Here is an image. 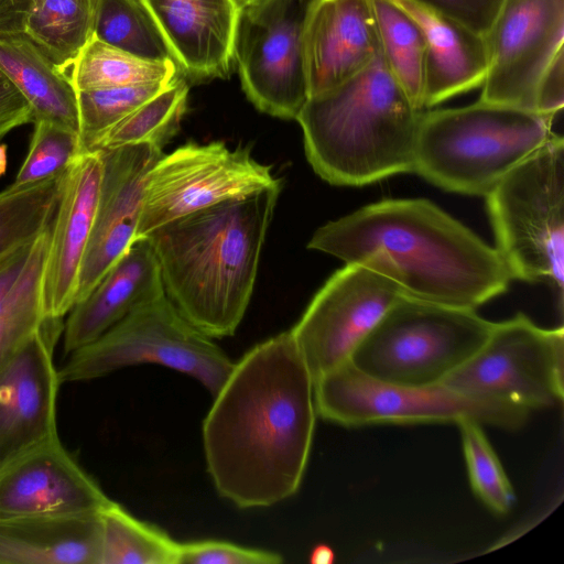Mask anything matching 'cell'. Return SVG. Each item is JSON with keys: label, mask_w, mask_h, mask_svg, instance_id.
Instances as JSON below:
<instances>
[{"label": "cell", "mask_w": 564, "mask_h": 564, "mask_svg": "<svg viewBox=\"0 0 564 564\" xmlns=\"http://www.w3.org/2000/svg\"><path fill=\"white\" fill-rule=\"evenodd\" d=\"M33 0H0V35L24 34Z\"/></svg>", "instance_id": "60d3db41"}, {"label": "cell", "mask_w": 564, "mask_h": 564, "mask_svg": "<svg viewBox=\"0 0 564 564\" xmlns=\"http://www.w3.org/2000/svg\"><path fill=\"white\" fill-rule=\"evenodd\" d=\"M497 251L512 280L549 282L563 300L564 139L554 134L486 196Z\"/></svg>", "instance_id": "8992f818"}, {"label": "cell", "mask_w": 564, "mask_h": 564, "mask_svg": "<svg viewBox=\"0 0 564 564\" xmlns=\"http://www.w3.org/2000/svg\"><path fill=\"white\" fill-rule=\"evenodd\" d=\"M400 294L392 280L355 263L326 281L290 329L314 382L350 360Z\"/></svg>", "instance_id": "4fadbf2b"}, {"label": "cell", "mask_w": 564, "mask_h": 564, "mask_svg": "<svg viewBox=\"0 0 564 564\" xmlns=\"http://www.w3.org/2000/svg\"><path fill=\"white\" fill-rule=\"evenodd\" d=\"M554 118L482 100L423 111L413 172L444 191L486 197L555 134Z\"/></svg>", "instance_id": "5b68a950"}, {"label": "cell", "mask_w": 564, "mask_h": 564, "mask_svg": "<svg viewBox=\"0 0 564 564\" xmlns=\"http://www.w3.org/2000/svg\"><path fill=\"white\" fill-rule=\"evenodd\" d=\"M188 91L187 82L178 75L160 93L115 124L95 150L139 143L162 149L180 130L187 108Z\"/></svg>", "instance_id": "f1b7e54d"}, {"label": "cell", "mask_w": 564, "mask_h": 564, "mask_svg": "<svg viewBox=\"0 0 564 564\" xmlns=\"http://www.w3.org/2000/svg\"><path fill=\"white\" fill-rule=\"evenodd\" d=\"M163 295L153 249L147 238H138L69 311L62 333L64 351L70 354L90 344L132 311Z\"/></svg>", "instance_id": "44dd1931"}, {"label": "cell", "mask_w": 564, "mask_h": 564, "mask_svg": "<svg viewBox=\"0 0 564 564\" xmlns=\"http://www.w3.org/2000/svg\"><path fill=\"white\" fill-rule=\"evenodd\" d=\"M494 324L475 310L400 294L356 348L350 361L381 381L436 384L479 349Z\"/></svg>", "instance_id": "52a82bcc"}, {"label": "cell", "mask_w": 564, "mask_h": 564, "mask_svg": "<svg viewBox=\"0 0 564 564\" xmlns=\"http://www.w3.org/2000/svg\"><path fill=\"white\" fill-rule=\"evenodd\" d=\"M93 34L139 57L175 62L141 0H93Z\"/></svg>", "instance_id": "f546056e"}, {"label": "cell", "mask_w": 564, "mask_h": 564, "mask_svg": "<svg viewBox=\"0 0 564 564\" xmlns=\"http://www.w3.org/2000/svg\"><path fill=\"white\" fill-rule=\"evenodd\" d=\"M274 186L281 182L271 166L248 150L188 142L162 154L149 171L135 239L184 215Z\"/></svg>", "instance_id": "7c38bea8"}, {"label": "cell", "mask_w": 564, "mask_h": 564, "mask_svg": "<svg viewBox=\"0 0 564 564\" xmlns=\"http://www.w3.org/2000/svg\"><path fill=\"white\" fill-rule=\"evenodd\" d=\"M172 80L77 91L82 152L94 151L115 124L160 93Z\"/></svg>", "instance_id": "d6a6232c"}, {"label": "cell", "mask_w": 564, "mask_h": 564, "mask_svg": "<svg viewBox=\"0 0 564 564\" xmlns=\"http://www.w3.org/2000/svg\"><path fill=\"white\" fill-rule=\"evenodd\" d=\"M8 166V147L0 144V176L6 174Z\"/></svg>", "instance_id": "7bdbcfd3"}, {"label": "cell", "mask_w": 564, "mask_h": 564, "mask_svg": "<svg viewBox=\"0 0 564 564\" xmlns=\"http://www.w3.org/2000/svg\"><path fill=\"white\" fill-rule=\"evenodd\" d=\"M307 247L392 280L402 294L476 310L512 280L496 248L424 198L384 199L319 227Z\"/></svg>", "instance_id": "7a4b0ae2"}, {"label": "cell", "mask_w": 564, "mask_h": 564, "mask_svg": "<svg viewBox=\"0 0 564 564\" xmlns=\"http://www.w3.org/2000/svg\"><path fill=\"white\" fill-rule=\"evenodd\" d=\"M63 318L47 316L0 370V469L57 435L56 399L61 384L53 362Z\"/></svg>", "instance_id": "9a60e30c"}, {"label": "cell", "mask_w": 564, "mask_h": 564, "mask_svg": "<svg viewBox=\"0 0 564 564\" xmlns=\"http://www.w3.org/2000/svg\"><path fill=\"white\" fill-rule=\"evenodd\" d=\"M33 120L29 102L0 72V140L21 126L33 123Z\"/></svg>", "instance_id": "f35d334b"}, {"label": "cell", "mask_w": 564, "mask_h": 564, "mask_svg": "<svg viewBox=\"0 0 564 564\" xmlns=\"http://www.w3.org/2000/svg\"><path fill=\"white\" fill-rule=\"evenodd\" d=\"M100 564H178L180 543L112 501L100 512Z\"/></svg>", "instance_id": "83f0119b"}, {"label": "cell", "mask_w": 564, "mask_h": 564, "mask_svg": "<svg viewBox=\"0 0 564 564\" xmlns=\"http://www.w3.org/2000/svg\"><path fill=\"white\" fill-rule=\"evenodd\" d=\"M564 330L522 313L495 323L479 347L441 382L466 395L527 411L563 400Z\"/></svg>", "instance_id": "30bf717a"}, {"label": "cell", "mask_w": 564, "mask_h": 564, "mask_svg": "<svg viewBox=\"0 0 564 564\" xmlns=\"http://www.w3.org/2000/svg\"><path fill=\"white\" fill-rule=\"evenodd\" d=\"M141 1L185 76L202 80L228 75L239 12L234 0Z\"/></svg>", "instance_id": "ffe728a7"}, {"label": "cell", "mask_w": 564, "mask_h": 564, "mask_svg": "<svg viewBox=\"0 0 564 564\" xmlns=\"http://www.w3.org/2000/svg\"><path fill=\"white\" fill-rule=\"evenodd\" d=\"M314 0H253L239 9L234 59L248 99L281 119L307 101L305 26Z\"/></svg>", "instance_id": "8fae6325"}, {"label": "cell", "mask_w": 564, "mask_h": 564, "mask_svg": "<svg viewBox=\"0 0 564 564\" xmlns=\"http://www.w3.org/2000/svg\"><path fill=\"white\" fill-rule=\"evenodd\" d=\"M39 237L15 247L0 259V312L22 279Z\"/></svg>", "instance_id": "ab89813d"}, {"label": "cell", "mask_w": 564, "mask_h": 564, "mask_svg": "<svg viewBox=\"0 0 564 564\" xmlns=\"http://www.w3.org/2000/svg\"><path fill=\"white\" fill-rule=\"evenodd\" d=\"M423 111L379 54L359 74L310 97L296 120L319 177L337 186H365L413 172Z\"/></svg>", "instance_id": "277c9868"}, {"label": "cell", "mask_w": 564, "mask_h": 564, "mask_svg": "<svg viewBox=\"0 0 564 564\" xmlns=\"http://www.w3.org/2000/svg\"><path fill=\"white\" fill-rule=\"evenodd\" d=\"M28 154L13 181L33 184L64 173L82 153L79 134L54 122L34 121Z\"/></svg>", "instance_id": "e575fe53"}, {"label": "cell", "mask_w": 564, "mask_h": 564, "mask_svg": "<svg viewBox=\"0 0 564 564\" xmlns=\"http://www.w3.org/2000/svg\"><path fill=\"white\" fill-rule=\"evenodd\" d=\"M371 4L383 62L413 105L423 109V30L395 0H371Z\"/></svg>", "instance_id": "d4e9b609"}, {"label": "cell", "mask_w": 564, "mask_h": 564, "mask_svg": "<svg viewBox=\"0 0 564 564\" xmlns=\"http://www.w3.org/2000/svg\"><path fill=\"white\" fill-rule=\"evenodd\" d=\"M62 175L33 184H11L0 192V259L39 237L52 223Z\"/></svg>", "instance_id": "1f68e13d"}, {"label": "cell", "mask_w": 564, "mask_h": 564, "mask_svg": "<svg viewBox=\"0 0 564 564\" xmlns=\"http://www.w3.org/2000/svg\"><path fill=\"white\" fill-rule=\"evenodd\" d=\"M98 151L102 165L101 180L75 304L91 292L135 239L145 178L163 154L161 148L149 143Z\"/></svg>", "instance_id": "2e32d148"}, {"label": "cell", "mask_w": 564, "mask_h": 564, "mask_svg": "<svg viewBox=\"0 0 564 564\" xmlns=\"http://www.w3.org/2000/svg\"><path fill=\"white\" fill-rule=\"evenodd\" d=\"M237 7L240 9L245 7L246 4L252 2L253 0H234Z\"/></svg>", "instance_id": "ee69618b"}, {"label": "cell", "mask_w": 564, "mask_h": 564, "mask_svg": "<svg viewBox=\"0 0 564 564\" xmlns=\"http://www.w3.org/2000/svg\"><path fill=\"white\" fill-rule=\"evenodd\" d=\"M213 398L202 435L207 471L219 496L250 509L295 495L317 412L314 381L291 332L248 350Z\"/></svg>", "instance_id": "6da1fadb"}, {"label": "cell", "mask_w": 564, "mask_h": 564, "mask_svg": "<svg viewBox=\"0 0 564 564\" xmlns=\"http://www.w3.org/2000/svg\"><path fill=\"white\" fill-rule=\"evenodd\" d=\"M281 186L171 220L145 237L165 295L210 338L232 336L249 305Z\"/></svg>", "instance_id": "3957f363"}, {"label": "cell", "mask_w": 564, "mask_h": 564, "mask_svg": "<svg viewBox=\"0 0 564 564\" xmlns=\"http://www.w3.org/2000/svg\"><path fill=\"white\" fill-rule=\"evenodd\" d=\"M272 551L246 547L227 541L202 540L180 543L178 564H279Z\"/></svg>", "instance_id": "d590c367"}, {"label": "cell", "mask_w": 564, "mask_h": 564, "mask_svg": "<svg viewBox=\"0 0 564 564\" xmlns=\"http://www.w3.org/2000/svg\"><path fill=\"white\" fill-rule=\"evenodd\" d=\"M68 355L57 369L61 383L93 380L126 367L156 364L194 378L213 397L235 364L166 295L135 308L96 340Z\"/></svg>", "instance_id": "ba28073f"}, {"label": "cell", "mask_w": 564, "mask_h": 564, "mask_svg": "<svg viewBox=\"0 0 564 564\" xmlns=\"http://www.w3.org/2000/svg\"><path fill=\"white\" fill-rule=\"evenodd\" d=\"M112 501L58 437L0 469V518L100 513Z\"/></svg>", "instance_id": "e0dca14e"}, {"label": "cell", "mask_w": 564, "mask_h": 564, "mask_svg": "<svg viewBox=\"0 0 564 564\" xmlns=\"http://www.w3.org/2000/svg\"><path fill=\"white\" fill-rule=\"evenodd\" d=\"M427 11L458 22L484 35L503 0H410Z\"/></svg>", "instance_id": "8d00e7d4"}, {"label": "cell", "mask_w": 564, "mask_h": 564, "mask_svg": "<svg viewBox=\"0 0 564 564\" xmlns=\"http://www.w3.org/2000/svg\"><path fill=\"white\" fill-rule=\"evenodd\" d=\"M423 30V109L480 87L487 72L484 35L410 0H395Z\"/></svg>", "instance_id": "7402d4cb"}, {"label": "cell", "mask_w": 564, "mask_h": 564, "mask_svg": "<svg viewBox=\"0 0 564 564\" xmlns=\"http://www.w3.org/2000/svg\"><path fill=\"white\" fill-rule=\"evenodd\" d=\"M24 34L67 74L93 35V0H33Z\"/></svg>", "instance_id": "4316f807"}, {"label": "cell", "mask_w": 564, "mask_h": 564, "mask_svg": "<svg viewBox=\"0 0 564 564\" xmlns=\"http://www.w3.org/2000/svg\"><path fill=\"white\" fill-rule=\"evenodd\" d=\"M334 561V552L326 545H318L311 554V562L317 564H327Z\"/></svg>", "instance_id": "b9f144b4"}, {"label": "cell", "mask_w": 564, "mask_h": 564, "mask_svg": "<svg viewBox=\"0 0 564 564\" xmlns=\"http://www.w3.org/2000/svg\"><path fill=\"white\" fill-rule=\"evenodd\" d=\"M51 228L52 224L37 238L22 279L0 312V370L47 317L43 304L42 278Z\"/></svg>", "instance_id": "4dcf8cb0"}, {"label": "cell", "mask_w": 564, "mask_h": 564, "mask_svg": "<svg viewBox=\"0 0 564 564\" xmlns=\"http://www.w3.org/2000/svg\"><path fill=\"white\" fill-rule=\"evenodd\" d=\"M317 414L345 426L458 423L473 419L507 430L522 426L529 411L476 399L440 382L404 386L375 379L349 360L314 382Z\"/></svg>", "instance_id": "9c48e42d"}, {"label": "cell", "mask_w": 564, "mask_h": 564, "mask_svg": "<svg viewBox=\"0 0 564 564\" xmlns=\"http://www.w3.org/2000/svg\"><path fill=\"white\" fill-rule=\"evenodd\" d=\"M484 39L479 100L535 112L539 82L564 50V0H503Z\"/></svg>", "instance_id": "5bb4252c"}, {"label": "cell", "mask_w": 564, "mask_h": 564, "mask_svg": "<svg viewBox=\"0 0 564 564\" xmlns=\"http://www.w3.org/2000/svg\"><path fill=\"white\" fill-rule=\"evenodd\" d=\"M457 425L474 492L495 513H508L514 502V491L482 432V424L473 419H464Z\"/></svg>", "instance_id": "836d02e7"}, {"label": "cell", "mask_w": 564, "mask_h": 564, "mask_svg": "<svg viewBox=\"0 0 564 564\" xmlns=\"http://www.w3.org/2000/svg\"><path fill=\"white\" fill-rule=\"evenodd\" d=\"M100 513L0 518V564H100Z\"/></svg>", "instance_id": "603a6c76"}, {"label": "cell", "mask_w": 564, "mask_h": 564, "mask_svg": "<svg viewBox=\"0 0 564 564\" xmlns=\"http://www.w3.org/2000/svg\"><path fill=\"white\" fill-rule=\"evenodd\" d=\"M68 70L76 91L172 80L181 72L174 61L142 58L110 45L94 34Z\"/></svg>", "instance_id": "484cf974"}, {"label": "cell", "mask_w": 564, "mask_h": 564, "mask_svg": "<svg viewBox=\"0 0 564 564\" xmlns=\"http://www.w3.org/2000/svg\"><path fill=\"white\" fill-rule=\"evenodd\" d=\"M98 150L82 152L62 175L42 278L46 316L64 318L75 305L101 180Z\"/></svg>", "instance_id": "ac0fdd59"}, {"label": "cell", "mask_w": 564, "mask_h": 564, "mask_svg": "<svg viewBox=\"0 0 564 564\" xmlns=\"http://www.w3.org/2000/svg\"><path fill=\"white\" fill-rule=\"evenodd\" d=\"M564 105V50L544 70L535 94V112L556 116Z\"/></svg>", "instance_id": "74e56055"}, {"label": "cell", "mask_w": 564, "mask_h": 564, "mask_svg": "<svg viewBox=\"0 0 564 564\" xmlns=\"http://www.w3.org/2000/svg\"><path fill=\"white\" fill-rule=\"evenodd\" d=\"M0 72L29 102L33 122L79 132L77 91L68 75L25 34L0 35Z\"/></svg>", "instance_id": "cb8c5ba5"}, {"label": "cell", "mask_w": 564, "mask_h": 564, "mask_svg": "<svg viewBox=\"0 0 564 564\" xmlns=\"http://www.w3.org/2000/svg\"><path fill=\"white\" fill-rule=\"evenodd\" d=\"M379 54L371 0L313 1L305 26L310 97L359 74Z\"/></svg>", "instance_id": "d6986e66"}]
</instances>
